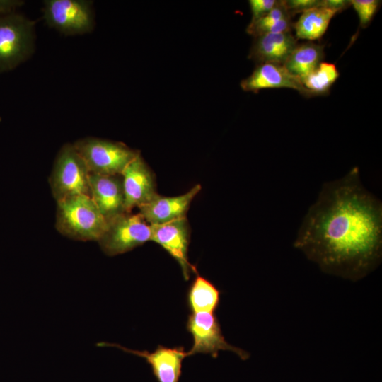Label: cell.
I'll list each match as a JSON object with an SVG mask.
<instances>
[{"label":"cell","mask_w":382,"mask_h":382,"mask_svg":"<svg viewBox=\"0 0 382 382\" xmlns=\"http://www.w3.org/2000/svg\"><path fill=\"white\" fill-rule=\"evenodd\" d=\"M57 203L55 227L61 234L76 241L100 239L107 220L91 197L76 195Z\"/></svg>","instance_id":"7a4b0ae2"},{"label":"cell","mask_w":382,"mask_h":382,"mask_svg":"<svg viewBox=\"0 0 382 382\" xmlns=\"http://www.w3.org/2000/svg\"><path fill=\"white\" fill-rule=\"evenodd\" d=\"M351 6L358 15L361 28L367 27L376 13L380 1L378 0H350Z\"/></svg>","instance_id":"44dd1931"},{"label":"cell","mask_w":382,"mask_h":382,"mask_svg":"<svg viewBox=\"0 0 382 382\" xmlns=\"http://www.w3.org/2000/svg\"><path fill=\"white\" fill-rule=\"evenodd\" d=\"M23 4L21 1L0 0V16L15 12L16 8Z\"/></svg>","instance_id":"d4e9b609"},{"label":"cell","mask_w":382,"mask_h":382,"mask_svg":"<svg viewBox=\"0 0 382 382\" xmlns=\"http://www.w3.org/2000/svg\"><path fill=\"white\" fill-rule=\"evenodd\" d=\"M245 91L257 93L267 88H287L298 91L306 98L311 97L301 81L291 75L283 64L264 63L257 64L253 73L241 82Z\"/></svg>","instance_id":"7c38bea8"},{"label":"cell","mask_w":382,"mask_h":382,"mask_svg":"<svg viewBox=\"0 0 382 382\" xmlns=\"http://www.w3.org/2000/svg\"><path fill=\"white\" fill-rule=\"evenodd\" d=\"M35 22L12 12L0 16V71H10L25 61L35 49Z\"/></svg>","instance_id":"277c9868"},{"label":"cell","mask_w":382,"mask_h":382,"mask_svg":"<svg viewBox=\"0 0 382 382\" xmlns=\"http://www.w3.org/2000/svg\"><path fill=\"white\" fill-rule=\"evenodd\" d=\"M89 184L91 197L107 221L126 212L121 175H102L90 173Z\"/></svg>","instance_id":"4fadbf2b"},{"label":"cell","mask_w":382,"mask_h":382,"mask_svg":"<svg viewBox=\"0 0 382 382\" xmlns=\"http://www.w3.org/2000/svg\"><path fill=\"white\" fill-rule=\"evenodd\" d=\"M100 347H113L125 352L144 358L151 366L158 382H179L182 373L183 361L188 357L183 347H168L158 345L153 352L131 349L119 344L99 342Z\"/></svg>","instance_id":"8fae6325"},{"label":"cell","mask_w":382,"mask_h":382,"mask_svg":"<svg viewBox=\"0 0 382 382\" xmlns=\"http://www.w3.org/2000/svg\"><path fill=\"white\" fill-rule=\"evenodd\" d=\"M151 241L161 245L180 266L184 279L191 272L197 274L196 267L188 260L190 227L186 216L165 224L151 225Z\"/></svg>","instance_id":"9c48e42d"},{"label":"cell","mask_w":382,"mask_h":382,"mask_svg":"<svg viewBox=\"0 0 382 382\" xmlns=\"http://www.w3.org/2000/svg\"><path fill=\"white\" fill-rule=\"evenodd\" d=\"M292 17L286 8L284 1H277L267 13L255 21H250L246 31Z\"/></svg>","instance_id":"ffe728a7"},{"label":"cell","mask_w":382,"mask_h":382,"mask_svg":"<svg viewBox=\"0 0 382 382\" xmlns=\"http://www.w3.org/2000/svg\"><path fill=\"white\" fill-rule=\"evenodd\" d=\"M339 76L335 64L323 61L313 71L301 79V82L311 97L323 96L329 93Z\"/></svg>","instance_id":"d6986e66"},{"label":"cell","mask_w":382,"mask_h":382,"mask_svg":"<svg viewBox=\"0 0 382 382\" xmlns=\"http://www.w3.org/2000/svg\"><path fill=\"white\" fill-rule=\"evenodd\" d=\"M323 48L322 45L311 41L298 43L283 65L291 75L301 81L323 62Z\"/></svg>","instance_id":"2e32d148"},{"label":"cell","mask_w":382,"mask_h":382,"mask_svg":"<svg viewBox=\"0 0 382 382\" xmlns=\"http://www.w3.org/2000/svg\"><path fill=\"white\" fill-rule=\"evenodd\" d=\"M186 328L193 339L192 347L187 352L188 356L202 353L216 358L219 352L224 350L236 354L243 360L249 357V353L226 342L214 313H190L187 317Z\"/></svg>","instance_id":"ba28073f"},{"label":"cell","mask_w":382,"mask_h":382,"mask_svg":"<svg viewBox=\"0 0 382 382\" xmlns=\"http://www.w3.org/2000/svg\"><path fill=\"white\" fill-rule=\"evenodd\" d=\"M351 6L350 0H323V6L335 11L342 12Z\"/></svg>","instance_id":"cb8c5ba5"},{"label":"cell","mask_w":382,"mask_h":382,"mask_svg":"<svg viewBox=\"0 0 382 382\" xmlns=\"http://www.w3.org/2000/svg\"><path fill=\"white\" fill-rule=\"evenodd\" d=\"M89 170L73 144H64L58 151L49 183L57 202L76 195L91 197Z\"/></svg>","instance_id":"3957f363"},{"label":"cell","mask_w":382,"mask_h":382,"mask_svg":"<svg viewBox=\"0 0 382 382\" xmlns=\"http://www.w3.org/2000/svg\"><path fill=\"white\" fill-rule=\"evenodd\" d=\"M200 190L201 185L198 184L179 196L165 197L157 194L149 202L139 208V213L150 225L162 224L185 217Z\"/></svg>","instance_id":"5bb4252c"},{"label":"cell","mask_w":382,"mask_h":382,"mask_svg":"<svg viewBox=\"0 0 382 382\" xmlns=\"http://www.w3.org/2000/svg\"><path fill=\"white\" fill-rule=\"evenodd\" d=\"M220 291L209 280L198 274L187 292V304L192 313H214L220 303Z\"/></svg>","instance_id":"ac0fdd59"},{"label":"cell","mask_w":382,"mask_h":382,"mask_svg":"<svg viewBox=\"0 0 382 382\" xmlns=\"http://www.w3.org/2000/svg\"><path fill=\"white\" fill-rule=\"evenodd\" d=\"M151 238V225L139 213L124 212L107 221L98 242L104 253L114 256L130 251Z\"/></svg>","instance_id":"8992f818"},{"label":"cell","mask_w":382,"mask_h":382,"mask_svg":"<svg viewBox=\"0 0 382 382\" xmlns=\"http://www.w3.org/2000/svg\"><path fill=\"white\" fill-rule=\"evenodd\" d=\"M335 14V11L323 6L302 13L299 20L294 23L295 37L297 40L309 41L320 40Z\"/></svg>","instance_id":"e0dca14e"},{"label":"cell","mask_w":382,"mask_h":382,"mask_svg":"<svg viewBox=\"0 0 382 382\" xmlns=\"http://www.w3.org/2000/svg\"><path fill=\"white\" fill-rule=\"evenodd\" d=\"M297 45L298 40L291 32L260 35L254 37L248 58L257 64H284Z\"/></svg>","instance_id":"9a60e30c"},{"label":"cell","mask_w":382,"mask_h":382,"mask_svg":"<svg viewBox=\"0 0 382 382\" xmlns=\"http://www.w3.org/2000/svg\"><path fill=\"white\" fill-rule=\"evenodd\" d=\"M294 246L323 272L354 281L378 265L382 203L364 187L357 166L322 185Z\"/></svg>","instance_id":"6da1fadb"},{"label":"cell","mask_w":382,"mask_h":382,"mask_svg":"<svg viewBox=\"0 0 382 382\" xmlns=\"http://www.w3.org/2000/svg\"><path fill=\"white\" fill-rule=\"evenodd\" d=\"M289 13L294 16L308 10L323 6V0H284Z\"/></svg>","instance_id":"7402d4cb"},{"label":"cell","mask_w":382,"mask_h":382,"mask_svg":"<svg viewBox=\"0 0 382 382\" xmlns=\"http://www.w3.org/2000/svg\"><path fill=\"white\" fill-rule=\"evenodd\" d=\"M42 11L47 24L65 35L88 33L95 26L91 1L46 0Z\"/></svg>","instance_id":"52a82bcc"},{"label":"cell","mask_w":382,"mask_h":382,"mask_svg":"<svg viewBox=\"0 0 382 382\" xmlns=\"http://www.w3.org/2000/svg\"><path fill=\"white\" fill-rule=\"evenodd\" d=\"M73 145L91 174L121 175L125 167L140 154L124 143L96 137L80 139Z\"/></svg>","instance_id":"5b68a950"},{"label":"cell","mask_w":382,"mask_h":382,"mask_svg":"<svg viewBox=\"0 0 382 382\" xmlns=\"http://www.w3.org/2000/svg\"><path fill=\"white\" fill-rule=\"evenodd\" d=\"M277 0H250L252 20L255 21L267 13L276 4Z\"/></svg>","instance_id":"603a6c76"},{"label":"cell","mask_w":382,"mask_h":382,"mask_svg":"<svg viewBox=\"0 0 382 382\" xmlns=\"http://www.w3.org/2000/svg\"><path fill=\"white\" fill-rule=\"evenodd\" d=\"M121 176L126 212L147 204L158 194L154 175L140 154L125 167Z\"/></svg>","instance_id":"30bf717a"}]
</instances>
